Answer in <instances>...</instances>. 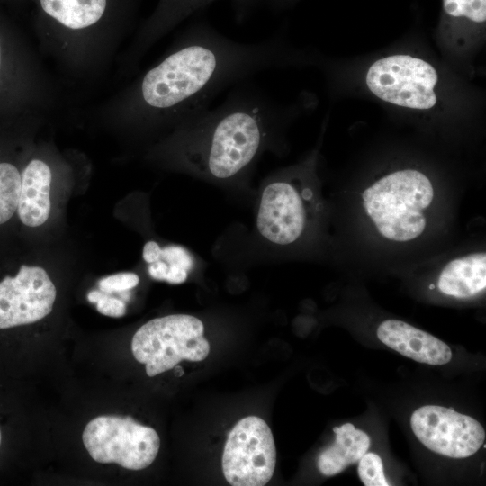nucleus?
<instances>
[{
  "mask_svg": "<svg viewBox=\"0 0 486 486\" xmlns=\"http://www.w3.org/2000/svg\"><path fill=\"white\" fill-rule=\"evenodd\" d=\"M217 0H159L140 33L144 45L158 38L197 11ZM243 18L251 10L266 6L272 0H230Z\"/></svg>",
  "mask_w": 486,
  "mask_h": 486,
  "instance_id": "13",
  "label": "nucleus"
},
{
  "mask_svg": "<svg viewBox=\"0 0 486 486\" xmlns=\"http://www.w3.org/2000/svg\"><path fill=\"white\" fill-rule=\"evenodd\" d=\"M443 8L450 17H464L477 23L486 21V0H443Z\"/></svg>",
  "mask_w": 486,
  "mask_h": 486,
  "instance_id": "18",
  "label": "nucleus"
},
{
  "mask_svg": "<svg viewBox=\"0 0 486 486\" xmlns=\"http://www.w3.org/2000/svg\"><path fill=\"white\" fill-rule=\"evenodd\" d=\"M168 270V265L160 259L148 266V274L156 280L166 281Z\"/></svg>",
  "mask_w": 486,
  "mask_h": 486,
  "instance_id": "23",
  "label": "nucleus"
},
{
  "mask_svg": "<svg viewBox=\"0 0 486 486\" xmlns=\"http://www.w3.org/2000/svg\"><path fill=\"white\" fill-rule=\"evenodd\" d=\"M82 439L97 463L117 464L129 470H142L156 459L160 438L157 431L130 417L102 415L86 426Z\"/></svg>",
  "mask_w": 486,
  "mask_h": 486,
  "instance_id": "5",
  "label": "nucleus"
},
{
  "mask_svg": "<svg viewBox=\"0 0 486 486\" xmlns=\"http://www.w3.org/2000/svg\"><path fill=\"white\" fill-rule=\"evenodd\" d=\"M1 439H2V436H1V430H0V445H1Z\"/></svg>",
  "mask_w": 486,
  "mask_h": 486,
  "instance_id": "26",
  "label": "nucleus"
},
{
  "mask_svg": "<svg viewBox=\"0 0 486 486\" xmlns=\"http://www.w3.org/2000/svg\"><path fill=\"white\" fill-rule=\"evenodd\" d=\"M358 475L365 486H388L381 457L374 453H365L358 461Z\"/></svg>",
  "mask_w": 486,
  "mask_h": 486,
  "instance_id": "19",
  "label": "nucleus"
},
{
  "mask_svg": "<svg viewBox=\"0 0 486 486\" xmlns=\"http://www.w3.org/2000/svg\"><path fill=\"white\" fill-rule=\"evenodd\" d=\"M437 287L455 298L472 297L486 287V254L472 253L448 262L441 271Z\"/></svg>",
  "mask_w": 486,
  "mask_h": 486,
  "instance_id": "15",
  "label": "nucleus"
},
{
  "mask_svg": "<svg viewBox=\"0 0 486 486\" xmlns=\"http://www.w3.org/2000/svg\"><path fill=\"white\" fill-rule=\"evenodd\" d=\"M202 322L194 316L172 314L155 318L134 334L131 351L144 364L149 377L175 367L183 360L202 361L210 352Z\"/></svg>",
  "mask_w": 486,
  "mask_h": 486,
  "instance_id": "4",
  "label": "nucleus"
},
{
  "mask_svg": "<svg viewBox=\"0 0 486 486\" xmlns=\"http://www.w3.org/2000/svg\"><path fill=\"white\" fill-rule=\"evenodd\" d=\"M377 337L384 345L417 362L441 365L452 358V351L446 343L401 320L382 321Z\"/></svg>",
  "mask_w": 486,
  "mask_h": 486,
  "instance_id": "11",
  "label": "nucleus"
},
{
  "mask_svg": "<svg viewBox=\"0 0 486 486\" xmlns=\"http://www.w3.org/2000/svg\"><path fill=\"white\" fill-rule=\"evenodd\" d=\"M280 113L264 90L238 83L222 104L177 128L179 159L195 172L232 178L266 148Z\"/></svg>",
  "mask_w": 486,
  "mask_h": 486,
  "instance_id": "2",
  "label": "nucleus"
},
{
  "mask_svg": "<svg viewBox=\"0 0 486 486\" xmlns=\"http://www.w3.org/2000/svg\"><path fill=\"white\" fill-rule=\"evenodd\" d=\"M21 173L12 163L0 162V224L8 221L17 211Z\"/></svg>",
  "mask_w": 486,
  "mask_h": 486,
  "instance_id": "17",
  "label": "nucleus"
},
{
  "mask_svg": "<svg viewBox=\"0 0 486 486\" xmlns=\"http://www.w3.org/2000/svg\"><path fill=\"white\" fill-rule=\"evenodd\" d=\"M161 248L155 241H148L145 244L142 251L143 259L151 264L159 259Z\"/></svg>",
  "mask_w": 486,
  "mask_h": 486,
  "instance_id": "24",
  "label": "nucleus"
},
{
  "mask_svg": "<svg viewBox=\"0 0 486 486\" xmlns=\"http://www.w3.org/2000/svg\"><path fill=\"white\" fill-rule=\"evenodd\" d=\"M22 182L17 212L27 227L44 224L50 214L52 172L43 160H31L21 173Z\"/></svg>",
  "mask_w": 486,
  "mask_h": 486,
  "instance_id": "12",
  "label": "nucleus"
},
{
  "mask_svg": "<svg viewBox=\"0 0 486 486\" xmlns=\"http://www.w3.org/2000/svg\"><path fill=\"white\" fill-rule=\"evenodd\" d=\"M436 69L410 55H392L374 62L366 75L368 88L380 99L399 106L427 110L437 101Z\"/></svg>",
  "mask_w": 486,
  "mask_h": 486,
  "instance_id": "7",
  "label": "nucleus"
},
{
  "mask_svg": "<svg viewBox=\"0 0 486 486\" xmlns=\"http://www.w3.org/2000/svg\"><path fill=\"white\" fill-rule=\"evenodd\" d=\"M276 448L269 426L261 418L240 419L230 432L222 454V471L233 486H263L272 478Z\"/></svg>",
  "mask_w": 486,
  "mask_h": 486,
  "instance_id": "6",
  "label": "nucleus"
},
{
  "mask_svg": "<svg viewBox=\"0 0 486 486\" xmlns=\"http://www.w3.org/2000/svg\"><path fill=\"white\" fill-rule=\"evenodd\" d=\"M159 259L165 261L168 266H180L188 272L194 265L190 253L180 246L172 245L161 248Z\"/></svg>",
  "mask_w": 486,
  "mask_h": 486,
  "instance_id": "22",
  "label": "nucleus"
},
{
  "mask_svg": "<svg viewBox=\"0 0 486 486\" xmlns=\"http://www.w3.org/2000/svg\"><path fill=\"white\" fill-rule=\"evenodd\" d=\"M40 14L56 24L82 31L100 23L118 5L117 0H36Z\"/></svg>",
  "mask_w": 486,
  "mask_h": 486,
  "instance_id": "14",
  "label": "nucleus"
},
{
  "mask_svg": "<svg viewBox=\"0 0 486 486\" xmlns=\"http://www.w3.org/2000/svg\"><path fill=\"white\" fill-rule=\"evenodd\" d=\"M417 438L428 449L451 458H466L482 446L485 431L473 418L453 409L426 405L410 417Z\"/></svg>",
  "mask_w": 486,
  "mask_h": 486,
  "instance_id": "8",
  "label": "nucleus"
},
{
  "mask_svg": "<svg viewBox=\"0 0 486 486\" xmlns=\"http://www.w3.org/2000/svg\"><path fill=\"white\" fill-rule=\"evenodd\" d=\"M57 289L48 272L22 265L0 281V329L41 320L53 310Z\"/></svg>",
  "mask_w": 486,
  "mask_h": 486,
  "instance_id": "9",
  "label": "nucleus"
},
{
  "mask_svg": "<svg viewBox=\"0 0 486 486\" xmlns=\"http://www.w3.org/2000/svg\"><path fill=\"white\" fill-rule=\"evenodd\" d=\"M87 299L96 305L97 310L103 315L119 318L126 313L125 302L111 296L110 293L93 290L88 292Z\"/></svg>",
  "mask_w": 486,
  "mask_h": 486,
  "instance_id": "20",
  "label": "nucleus"
},
{
  "mask_svg": "<svg viewBox=\"0 0 486 486\" xmlns=\"http://www.w3.org/2000/svg\"><path fill=\"white\" fill-rule=\"evenodd\" d=\"M2 62H3V51H2V45H1V41H0V70H1V67H2Z\"/></svg>",
  "mask_w": 486,
  "mask_h": 486,
  "instance_id": "25",
  "label": "nucleus"
},
{
  "mask_svg": "<svg viewBox=\"0 0 486 486\" xmlns=\"http://www.w3.org/2000/svg\"><path fill=\"white\" fill-rule=\"evenodd\" d=\"M334 443L326 448L318 457L319 471L326 476L341 472L348 465L357 463L367 452L370 446L369 436L356 429L351 423L335 427Z\"/></svg>",
  "mask_w": 486,
  "mask_h": 486,
  "instance_id": "16",
  "label": "nucleus"
},
{
  "mask_svg": "<svg viewBox=\"0 0 486 486\" xmlns=\"http://www.w3.org/2000/svg\"><path fill=\"white\" fill-rule=\"evenodd\" d=\"M306 219L303 198L292 184L274 181L263 190L256 226L268 241L279 245L296 241L304 230Z\"/></svg>",
  "mask_w": 486,
  "mask_h": 486,
  "instance_id": "10",
  "label": "nucleus"
},
{
  "mask_svg": "<svg viewBox=\"0 0 486 486\" xmlns=\"http://www.w3.org/2000/svg\"><path fill=\"white\" fill-rule=\"evenodd\" d=\"M433 198L430 180L418 170L405 169L387 175L365 189L363 205L382 236L406 242L425 230L423 210Z\"/></svg>",
  "mask_w": 486,
  "mask_h": 486,
  "instance_id": "3",
  "label": "nucleus"
},
{
  "mask_svg": "<svg viewBox=\"0 0 486 486\" xmlns=\"http://www.w3.org/2000/svg\"><path fill=\"white\" fill-rule=\"evenodd\" d=\"M283 61L277 40L243 43L204 22L191 23L138 83L130 113L177 128L211 108L225 89Z\"/></svg>",
  "mask_w": 486,
  "mask_h": 486,
  "instance_id": "1",
  "label": "nucleus"
},
{
  "mask_svg": "<svg viewBox=\"0 0 486 486\" xmlns=\"http://www.w3.org/2000/svg\"><path fill=\"white\" fill-rule=\"evenodd\" d=\"M140 277L134 273H118L105 276L98 281L100 291L112 293L125 292L138 285Z\"/></svg>",
  "mask_w": 486,
  "mask_h": 486,
  "instance_id": "21",
  "label": "nucleus"
}]
</instances>
